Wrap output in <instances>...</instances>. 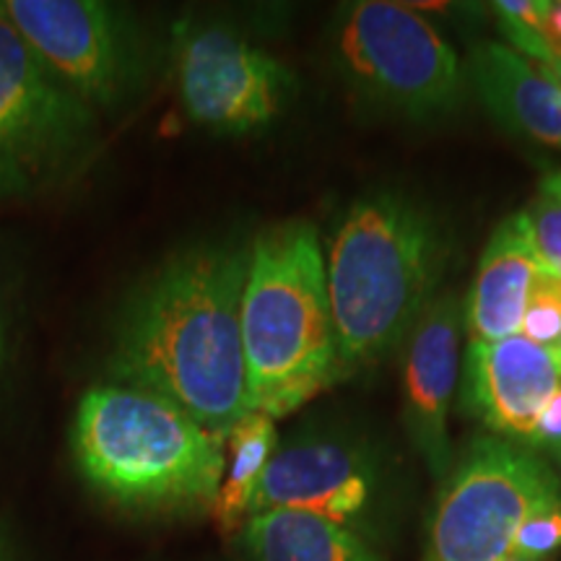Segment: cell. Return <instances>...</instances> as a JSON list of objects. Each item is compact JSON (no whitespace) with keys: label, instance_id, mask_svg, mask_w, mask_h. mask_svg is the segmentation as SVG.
Returning a JSON list of instances; mask_svg holds the SVG:
<instances>
[{"label":"cell","instance_id":"obj_8","mask_svg":"<svg viewBox=\"0 0 561 561\" xmlns=\"http://www.w3.org/2000/svg\"><path fill=\"white\" fill-rule=\"evenodd\" d=\"M559 502V479L541 455L500 437L476 439L434 507L426 561H510L523 523Z\"/></svg>","mask_w":561,"mask_h":561},{"label":"cell","instance_id":"obj_21","mask_svg":"<svg viewBox=\"0 0 561 561\" xmlns=\"http://www.w3.org/2000/svg\"><path fill=\"white\" fill-rule=\"evenodd\" d=\"M530 450L533 453H551L561 458V382L557 392L551 396V401L546 403L541 416L536 421V430L530 437Z\"/></svg>","mask_w":561,"mask_h":561},{"label":"cell","instance_id":"obj_4","mask_svg":"<svg viewBox=\"0 0 561 561\" xmlns=\"http://www.w3.org/2000/svg\"><path fill=\"white\" fill-rule=\"evenodd\" d=\"M242 348L252 411L273 421L339 382V351L314 224H273L250 242Z\"/></svg>","mask_w":561,"mask_h":561},{"label":"cell","instance_id":"obj_17","mask_svg":"<svg viewBox=\"0 0 561 561\" xmlns=\"http://www.w3.org/2000/svg\"><path fill=\"white\" fill-rule=\"evenodd\" d=\"M496 19H500L502 32L512 39V45L520 50L523 58L538 60V66L543 62V68L551 66V45L546 39L543 21L549 3H536V0H502L494 3Z\"/></svg>","mask_w":561,"mask_h":561},{"label":"cell","instance_id":"obj_1","mask_svg":"<svg viewBox=\"0 0 561 561\" xmlns=\"http://www.w3.org/2000/svg\"><path fill=\"white\" fill-rule=\"evenodd\" d=\"M250 242L187 244L146 273L112 320L107 380L159 392L227 437L252 411L242 348Z\"/></svg>","mask_w":561,"mask_h":561},{"label":"cell","instance_id":"obj_20","mask_svg":"<svg viewBox=\"0 0 561 561\" xmlns=\"http://www.w3.org/2000/svg\"><path fill=\"white\" fill-rule=\"evenodd\" d=\"M557 551H561V502L528 517L512 541V557L523 561L551 557Z\"/></svg>","mask_w":561,"mask_h":561},{"label":"cell","instance_id":"obj_18","mask_svg":"<svg viewBox=\"0 0 561 561\" xmlns=\"http://www.w3.org/2000/svg\"><path fill=\"white\" fill-rule=\"evenodd\" d=\"M520 333L525 339L543 348L557 346L561 335V284L551 276H541L533 289V297L525 310Z\"/></svg>","mask_w":561,"mask_h":561},{"label":"cell","instance_id":"obj_3","mask_svg":"<svg viewBox=\"0 0 561 561\" xmlns=\"http://www.w3.org/2000/svg\"><path fill=\"white\" fill-rule=\"evenodd\" d=\"M70 453L100 500L125 515L164 520L214 512L227 437L159 392L107 380L76 405Z\"/></svg>","mask_w":561,"mask_h":561},{"label":"cell","instance_id":"obj_23","mask_svg":"<svg viewBox=\"0 0 561 561\" xmlns=\"http://www.w3.org/2000/svg\"><path fill=\"white\" fill-rule=\"evenodd\" d=\"M541 193H549V195H553V198L561 201V174H551L549 180H543Z\"/></svg>","mask_w":561,"mask_h":561},{"label":"cell","instance_id":"obj_24","mask_svg":"<svg viewBox=\"0 0 561 561\" xmlns=\"http://www.w3.org/2000/svg\"><path fill=\"white\" fill-rule=\"evenodd\" d=\"M0 561H13L11 559V546H9V538H5V533L0 530Z\"/></svg>","mask_w":561,"mask_h":561},{"label":"cell","instance_id":"obj_14","mask_svg":"<svg viewBox=\"0 0 561 561\" xmlns=\"http://www.w3.org/2000/svg\"><path fill=\"white\" fill-rule=\"evenodd\" d=\"M468 79L491 115L515 133L561 149V81L500 42L468 55Z\"/></svg>","mask_w":561,"mask_h":561},{"label":"cell","instance_id":"obj_16","mask_svg":"<svg viewBox=\"0 0 561 561\" xmlns=\"http://www.w3.org/2000/svg\"><path fill=\"white\" fill-rule=\"evenodd\" d=\"M276 421L261 411H250L227 434V462L214 515L219 533L227 538L240 536L250 517V504L261 479L278 447Z\"/></svg>","mask_w":561,"mask_h":561},{"label":"cell","instance_id":"obj_7","mask_svg":"<svg viewBox=\"0 0 561 561\" xmlns=\"http://www.w3.org/2000/svg\"><path fill=\"white\" fill-rule=\"evenodd\" d=\"M13 30L96 115L121 117L157 73V47L138 13L104 0H0Z\"/></svg>","mask_w":561,"mask_h":561},{"label":"cell","instance_id":"obj_25","mask_svg":"<svg viewBox=\"0 0 561 561\" xmlns=\"http://www.w3.org/2000/svg\"><path fill=\"white\" fill-rule=\"evenodd\" d=\"M551 354H553V359H557V364H559V369H561V335H559L557 346H553V348H551Z\"/></svg>","mask_w":561,"mask_h":561},{"label":"cell","instance_id":"obj_12","mask_svg":"<svg viewBox=\"0 0 561 561\" xmlns=\"http://www.w3.org/2000/svg\"><path fill=\"white\" fill-rule=\"evenodd\" d=\"M462 307L455 294H439L421 314L403 346V416L421 458L434 473L453 466L447 416L458 390Z\"/></svg>","mask_w":561,"mask_h":561},{"label":"cell","instance_id":"obj_2","mask_svg":"<svg viewBox=\"0 0 561 561\" xmlns=\"http://www.w3.org/2000/svg\"><path fill=\"white\" fill-rule=\"evenodd\" d=\"M453 244L437 216L401 193H369L322 240L339 382L377 369L439 297Z\"/></svg>","mask_w":561,"mask_h":561},{"label":"cell","instance_id":"obj_6","mask_svg":"<svg viewBox=\"0 0 561 561\" xmlns=\"http://www.w3.org/2000/svg\"><path fill=\"white\" fill-rule=\"evenodd\" d=\"M331 60L356 100L409 121L450 115L466 91L458 53L437 26L388 0L341 5L331 26Z\"/></svg>","mask_w":561,"mask_h":561},{"label":"cell","instance_id":"obj_19","mask_svg":"<svg viewBox=\"0 0 561 561\" xmlns=\"http://www.w3.org/2000/svg\"><path fill=\"white\" fill-rule=\"evenodd\" d=\"M546 276L561 280V201L541 193L525 210Z\"/></svg>","mask_w":561,"mask_h":561},{"label":"cell","instance_id":"obj_13","mask_svg":"<svg viewBox=\"0 0 561 561\" xmlns=\"http://www.w3.org/2000/svg\"><path fill=\"white\" fill-rule=\"evenodd\" d=\"M543 276L541 255L528 216L512 214L494 229L462 310L468 343H491L517 335L533 289Z\"/></svg>","mask_w":561,"mask_h":561},{"label":"cell","instance_id":"obj_5","mask_svg":"<svg viewBox=\"0 0 561 561\" xmlns=\"http://www.w3.org/2000/svg\"><path fill=\"white\" fill-rule=\"evenodd\" d=\"M102 146V117L53 73L0 11V208L81 178Z\"/></svg>","mask_w":561,"mask_h":561},{"label":"cell","instance_id":"obj_15","mask_svg":"<svg viewBox=\"0 0 561 561\" xmlns=\"http://www.w3.org/2000/svg\"><path fill=\"white\" fill-rule=\"evenodd\" d=\"M237 543L244 561H385L356 533L294 510L252 515Z\"/></svg>","mask_w":561,"mask_h":561},{"label":"cell","instance_id":"obj_22","mask_svg":"<svg viewBox=\"0 0 561 561\" xmlns=\"http://www.w3.org/2000/svg\"><path fill=\"white\" fill-rule=\"evenodd\" d=\"M11 359V314H9V297H5V286L0 280V380H3L5 369Z\"/></svg>","mask_w":561,"mask_h":561},{"label":"cell","instance_id":"obj_10","mask_svg":"<svg viewBox=\"0 0 561 561\" xmlns=\"http://www.w3.org/2000/svg\"><path fill=\"white\" fill-rule=\"evenodd\" d=\"M382 491V462L367 439L339 426H305L278 442L250 517L271 510L307 512L369 541Z\"/></svg>","mask_w":561,"mask_h":561},{"label":"cell","instance_id":"obj_11","mask_svg":"<svg viewBox=\"0 0 561 561\" xmlns=\"http://www.w3.org/2000/svg\"><path fill=\"white\" fill-rule=\"evenodd\" d=\"M561 382L549 348L523 333L491 343H468L462 364V411L494 437L530 447L536 421Z\"/></svg>","mask_w":561,"mask_h":561},{"label":"cell","instance_id":"obj_9","mask_svg":"<svg viewBox=\"0 0 561 561\" xmlns=\"http://www.w3.org/2000/svg\"><path fill=\"white\" fill-rule=\"evenodd\" d=\"M170 58L182 115L216 136L265 130L297 94V76L276 55L221 21H178Z\"/></svg>","mask_w":561,"mask_h":561}]
</instances>
